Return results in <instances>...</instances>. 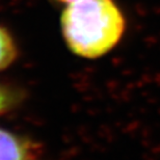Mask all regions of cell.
Listing matches in <instances>:
<instances>
[{
	"label": "cell",
	"mask_w": 160,
	"mask_h": 160,
	"mask_svg": "<svg viewBox=\"0 0 160 160\" xmlns=\"http://www.w3.org/2000/svg\"><path fill=\"white\" fill-rule=\"evenodd\" d=\"M18 49L8 30L0 27V71L11 66L17 58Z\"/></svg>",
	"instance_id": "3"
},
{
	"label": "cell",
	"mask_w": 160,
	"mask_h": 160,
	"mask_svg": "<svg viewBox=\"0 0 160 160\" xmlns=\"http://www.w3.org/2000/svg\"><path fill=\"white\" fill-rule=\"evenodd\" d=\"M0 160H37V155L24 137L0 129Z\"/></svg>",
	"instance_id": "2"
},
{
	"label": "cell",
	"mask_w": 160,
	"mask_h": 160,
	"mask_svg": "<svg viewBox=\"0 0 160 160\" xmlns=\"http://www.w3.org/2000/svg\"><path fill=\"white\" fill-rule=\"evenodd\" d=\"M66 43L72 52L97 58L117 46L126 22L113 0H77L67 5L60 19Z\"/></svg>",
	"instance_id": "1"
},
{
	"label": "cell",
	"mask_w": 160,
	"mask_h": 160,
	"mask_svg": "<svg viewBox=\"0 0 160 160\" xmlns=\"http://www.w3.org/2000/svg\"><path fill=\"white\" fill-rule=\"evenodd\" d=\"M12 103V94L5 86L0 85V114L5 111Z\"/></svg>",
	"instance_id": "4"
},
{
	"label": "cell",
	"mask_w": 160,
	"mask_h": 160,
	"mask_svg": "<svg viewBox=\"0 0 160 160\" xmlns=\"http://www.w3.org/2000/svg\"><path fill=\"white\" fill-rule=\"evenodd\" d=\"M50 1L53 2V3H56V4H66V5H68V4H70V3L77 1V0H50Z\"/></svg>",
	"instance_id": "5"
}]
</instances>
